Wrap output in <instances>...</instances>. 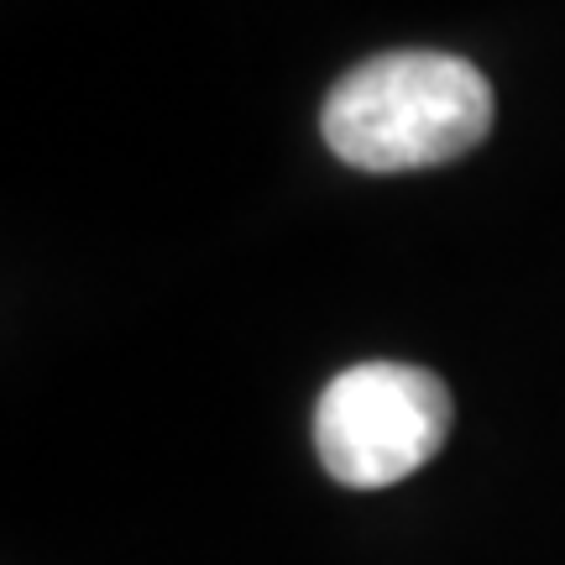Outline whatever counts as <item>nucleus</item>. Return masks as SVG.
Segmentation results:
<instances>
[{"instance_id": "obj_1", "label": "nucleus", "mask_w": 565, "mask_h": 565, "mask_svg": "<svg viewBox=\"0 0 565 565\" xmlns=\"http://www.w3.org/2000/svg\"><path fill=\"white\" fill-rule=\"evenodd\" d=\"M492 110V84L471 58L440 47H398L330 84L320 137L356 173H414L482 147Z\"/></svg>"}, {"instance_id": "obj_2", "label": "nucleus", "mask_w": 565, "mask_h": 565, "mask_svg": "<svg viewBox=\"0 0 565 565\" xmlns=\"http://www.w3.org/2000/svg\"><path fill=\"white\" fill-rule=\"evenodd\" d=\"M456 404L429 366L362 362L324 383L315 404V456L351 492L414 477L450 440Z\"/></svg>"}]
</instances>
